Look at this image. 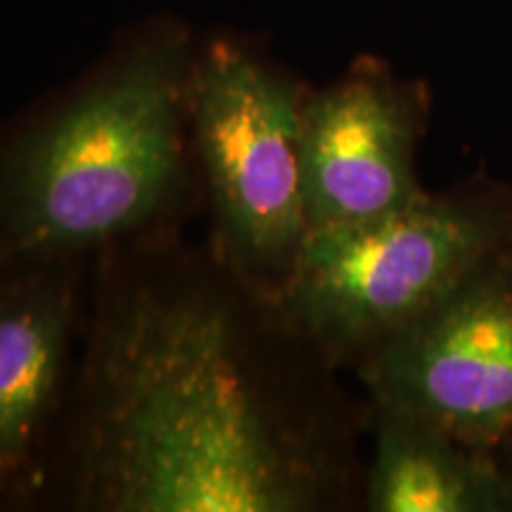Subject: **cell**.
Masks as SVG:
<instances>
[{
  "mask_svg": "<svg viewBox=\"0 0 512 512\" xmlns=\"http://www.w3.org/2000/svg\"><path fill=\"white\" fill-rule=\"evenodd\" d=\"M91 320L43 501L83 512H318L347 503L335 368L219 254L174 230L95 256Z\"/></svg>",
  "mask_w": 512,
  "mask_h": 512,
  "instance_id": "cell-1",
  "label": "cell"
},
{
  "mask_svg": "<svg viewBox=\"0 0 512 512\" xmlns=\"http://www.w3.org/2000/svg\"><path fill=\"white\" fill-rule=\"evenodd\" d=\"M195 36L159 17L69 91L0 126V268L86 259L169 233L200 190Z\"/></svg>",
  "mask_w": 512,
  "mask_h": 512,
  "instance_id": "cell-2",
  "label": "cell"
},
{
  "mask_svg": "<svg viewBox=\"0 0 512 512\" xmlns=\"http://www.w3.org/2000/svg\"><path fill=\"white\" fill-rule=\"evenodd\" d=\"M508 238L512 192H427L377 219L309 230L273 304L332 366H356Z\"/></svg>",
  "mask_w": 512,
  "mask_h": 512,
  "instance_id": "cell-3",
  "label": "cell"
},
{
  "mask_svg": "<svg viewBox=\"0 0 512 512\" xmlns=\"http://www.w3.org/2000/svg\"><path fill=\"white\" fill-rule=\"evenodd\" d=\"M309 91L252 43H197L188 114L209 245L271 302L309 233L299 162Z\"/></svg>",
  "mask_w": 512,
  "mask_h": 512,
  "instance_id": "cell-4",
  "label": "cell"
},
{
  "mask_svg": "<svg viewBox=\"0 0 512 512\" xmlns=\"http://www.w3.org/2000/svg\"><path fill=\"white\" fill-rule=\"evenodd\" d=\"M370 406L496 453L512 439V238L354 366Z\"/></svg>",
  "mask_w": 512,
  "mask_h": 512,
  "instance_id": "cell-5",
  "label": "cell"
},
{
  "mask_svg": "<svg viewBox=\"0 0 512 512\" xmlns=\"http://www.w3.org/2000/svg\"><path fill=\"white\" fill-rule=\"evenodd\" d=\"M425 81L361 55L330 86L309 91L302 114V192L309 230L377 219L418 202V145L430 121Z\"/></svg>",
  "mask_w": 512,
  "mask_h": 512,
  "instance_id": "cell-6",
  "label": "cell"
},
{
  "mask_svg": "<svg viewBox=\"0 0 512 512\" xmlns=\"http://www.w3.org/2000/svg\"><path fill=\"white\" fill-rule=\"evenodd\" d=\"M86 259L0 268V510L43 498L76 368Z\"/></svg>",
  "mask_w": 512,
  "mask_h": 512,
  "instance_id": "cell-7",
  "label": "cell"
},
{
  "mask_svg": "<svg viewBox=\"0 0 512 512\" xmlns=\"http://www.w3.org/2000/svg\"><path fill=\"white\" fill-rule=\"evenodd\" d=\"M373 408V458L363 503L373 512H508L512 477L491 451L418 415Z\"/></svg>",
  "mask_w": 512,
  "mask_h": 512,
  "instance_id": "cell-8",
  "label": "cell"
},
{
  "mask_svg": "<svg viewBox=\"0 0 512 512\" xmlns=\"http://www.w3.org/2000/svg\"><path fill=\"white\" fill-rule=\"evenodd\" d=\"M498 458H501L503 467L508 470V475L512 477V439L501 448V451H498Z\"/></svg>",
  "mask_w": 512,
  "mask_h": 512,
  "instance_id": "cell-9",
  "label": "cell"
}]
</instances>
